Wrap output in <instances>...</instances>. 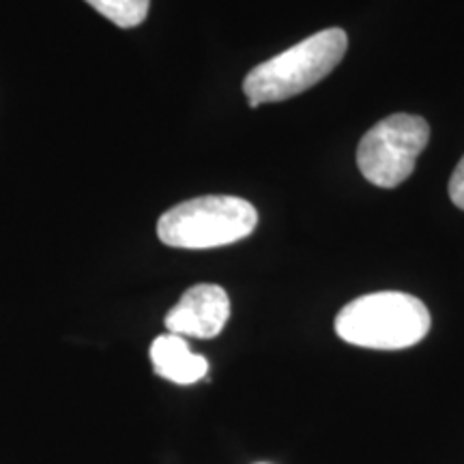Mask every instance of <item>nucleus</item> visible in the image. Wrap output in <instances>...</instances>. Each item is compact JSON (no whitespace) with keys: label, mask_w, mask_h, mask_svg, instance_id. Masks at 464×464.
Here are the masks:
<instances>
[{"label":"nucleus","mask_w":464,"mask_h":464,"mask_svg":"<svg viewBox=\"0 0 464 464\" xmlns=\"http://www.w3.org/2000/svg\"><path fill=\"white\" fill-rule=\"evenodd\" d=\"M430 312L413 295L385 290L346 304L335 316V334L353 346L400 351L430 332Z\"/></svg>","instance_id":"f257e3e1"},{"label":"nucleus","mask_w":464,"mask_h":464,"mask_svg":"<svg viewBox=\"0 0 464 464\" xmlns=\"http://www.w3.org/2000/svg\"><path fill=\"white\" fill-rule=\"evenodd\" d=\"M348 50L342 28H324L269 61L260 63L243 80V92L252 108L290 100L327 78Z\"/></svg>","instance_id":"f03ea898"},{"label":"nucleus","mask_w":464,"mask_h":464,"mask_svg":"<svg viewBox=\"0 0 464 464\" xmlns=\"http://www.w3.org/2000/svg\"><path fill=\"white\" fill-rule=\"evenodd\" d=\"M258 226L256 208L237 196H200L166 211L158 237L177 249H213L246 239Z\"/></svg>","instance_id":"7ed1b4c3"},{"label":"nucleus","mask_w":464,"mask_h":464,"mask_svg":"<svg viewBox=\"0 0 464 464\" xmlns=\"http://www.w3.org/2000/svg\"><path fill=\"white\" fill-rule=\"evenodd\" d=\"M430 140V127L421 116L392 114L362 138L357 166L376 188H398L415 170V161Z\"/></svg>","instance_id":"20e7f679"},{"label":"nucleus","mask_w":464,"mask_h":464,"mask_svg":"<svg viewBox=\"0 0 464 464\" xmlns=\"http://www.w3.org/2000/svg\"><path fill=\"white\" fill-rule=\"evenodd\" d=\"M230 316V299L218 284H196L166 314L168 334L211 340L222 334Z\"/></svg>","instance_id":"39448f33"},{"label":"nucleus","mask_w":464,"mask_h":464,"mask_svg":"<svg viewBox=\"0 0 464 464\" xmlns=\"http://www.w3.org/2000/svg\"><path fill=\"white\" fill-rule=\"evenodd\" d=\"M150 363L158 376L177 385H191L205 379L208 362L202 355L191 353L188 342L181 335L164 334L150 344Z\"/></svg>","instance_id":"423d86ee"},{"label":"nucleus","mask_w":464,"mask_h":464,"mask_svg":"<svg viewBox=\"0 0 464 464\" xmlns=\"http://www.w3.org/2000/svg\"><path fill=\"white\" fill-rule=\"evenodd\" d=\"M97 14L121 28L140 26L149 15L150 0H86Z\"/></svg>","instance_id":"0eeeda50"},{"label":"nucleus","mask_w":464,"mask_h":464,"mask_svg":"<svg viewBox=\"0 0 464 464\" xmlns=\"http://www.w3.org/2000/svg\"><path fill=\"white\" fill-rule=\"evenodd\" d=\"M450 198L458 208L464 211V158L458 161L454 174L450 181Z\"/></svg>","instance_id":"6e6552de"}]
</instances>
